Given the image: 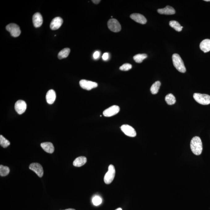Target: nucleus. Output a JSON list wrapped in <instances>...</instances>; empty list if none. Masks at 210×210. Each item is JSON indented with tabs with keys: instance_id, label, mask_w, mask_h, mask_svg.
Listing matches in <instances>:
<instances>
[{
	"instance_id": "nucleus-1",
	"label": "nucleus",
	"mask_w": 210,
	"mask_h": 210,
	"mask_svg": "<svg viewBox=\"0 0 210 210\" xmlns=\"http://www.w3.org/2000/svg\"><path fill=\"white\" fill-rule=\"evenodd\" d=\"M190 148L192 152L195 155H199L201 154L203 147L202 141L199 136H195L191 139Z\"/></svg>"
},
{
	"instance_id": "nucleus-2",
	"label": "nucleus",
	"mask_w": 210,
	"mask_h": 210,
	"mask_svg": "<svg viewBox=\"0 0 210 210\" xmlns=\"http://www.w3.org/2000/svg\"><path fill=\"white\" fill-rule=\"evenodd\" d=\"M173 65L177 70L182 73H185L186 69L183 61L178 54H174L172 57Z\"/></svg>"
},
{
	"instance_id": "nucleus-3",
	"label": "nucleus",
	"mask_w": 210,
	"mask_h": 210,
	"mask_svg": "<svg viewBox=\"0 0 210 210\" xmlns=\"http://www.w3.org/2000/svg\"><path fill=\"white\" fill-rule=\"evenodd\" d=\"M193 98L200 104L207 105L210 103V96L208 94L195 93Z\"/></svg>"
},
{
	"instance_id": "nucleus-4",
	"label": "nucleus",
	"mask_w": 210,
	"mask_h": 210,
	"mask_svg": "<svg viewBox=\"0 0 210 210\" xmlns=\"http://www.w3.org/2000/svg\"><path fill=\"white\" fill-rule=\"evenodd\" d=\"M115 166L110 165L109 166L108 171L106 173L104 177V181L106 184H110L113 181L115 175Z\"/></svg>"
},
{
	"instance_id": "nucleus-5",
	"label": "nucleus",
	"mask_w": 210,
	"mask_h": 210,
	"mask_svg": "<svg viewBox=\"0 0 210 210\" xmlns=\"http://www.w3.org/2000/svg\"><path fill=\"white\" fill-rule=\"evenodd\" d=\"M6 29L13 37H19L21 34V30L19 25L15 23H10L6 27Z\"/></svg>"
},
{
	"instance_id": "nucleus-6",
	"label": "nucleus",
	"mask_w": 210,
	"mask_h": 210,
	"mask_svg": "<svg viewBox=\"0 0 210 210\" xmlns=\"http://www.w3.org/2000/svg\"><path fill=\"white\" fill-rule=\"evenodd\" d=\"M107 26L109 29L114 32H119L121 30L120 24L115 19H109L107 22Z\"/></svg>"
},
{
	"instance_id": "nucleus-7",
	"label": "nucleus",
	"mask_w": 210,
	"mask_h": 210,
	"mask_svg": "<svg viewBox=\"0 0 210 210\" xmlns=\"http://www.w3.org/2000/svg\"><path fill=\"white\" fill-rule=\"evenodd\" d=\"M79 85L82 88L87 90H90L93 88H97L98 86V84L97 82L85 79L81 80L79 82Z\"/></svg>"
},
{
	"instance_id": "nucleus-8",
	"label": "nucleus",
	"mask_w": 210,
	"mask_h": 210,
	"mask_svg": "<svg viewBox=\"0 0 210 210\" xmlns=\"http://www.w3.org/2000/svg\"><path fill=\"white\" fill-rule=\"evenodd\" d=\"M120 108L119 106L114 105L103 111V115L105 117H111L116 115L119 112Z\"/></svg>"
},
{
	"instance_id": "nucleus-9",
	"label": "nucleus",
	"mask_w": 210,
	"mask_h": 210,
	"mask_svg": "<svg viewBox=\"0 0 210 210\" xmlns=\"http://www.w3.org/2000/svg\"><path fill=\"white\" fill-rule=\"evenodd\" d=\"M29 169L35 172L36 174L40 178L43 176L44 170L41 165L37 163H31L30 165Z\"/></svg>"
},
{
	"instance_id": "nucleus-10",
	"label": "nucleus",
	"mask_w": 210,
	"mask_h": 210,
	"mask_svg": "<svg viewBox=\"0 0 210 210\" xmlns=\"http://www.w3.org/2000/svg\"><path fill=\"white\" fill-rule=\"evenodd\" d=\"M121 129L126 136L130 137H135L136 136V130L128 124H124L121 126Z\"/></svg>"
},
{
	"instance_id": "nucleus-11",
	"label": "nucleus",
	"mask_w": 210,
	"mask_h": 210,
	"mask_svg": "<svg viewBox=\"0 0 210 210\" xmlns=\"http://www.w3.org/2000/svg\"><path fill=\"white\" fill-rule=\"evenodd\" d=\"M27 104L23 100H19L16 102L15 104V109L19 115H22L25 112L27 109Z\"/></svg>"
},
{
	"instance_id": "nucleus-12",
	"label": "nucleus",
	"mask_w": 210,
	"mask_h": 210,
	"mask_svg": "<svg viewBox=\"0 0 210 210\" xmlns=\"http://www.w3.org/2000/svg\"><path fill=\"white\" fill-rule=\"evenodd\" d=\"M63 22V19L60 17L54 18L51 22L50 27L52 30L59 29L62 25Z\"/></svg>"
},
{
	"instance_id": "nucleus-13",
	"label": "nucleus",
	"mask_w": 210,
	"mask_h": 210,
	"mask_svg": "<svg viewBox=\"0 0 210 210\" xmlns=\"http://www.w3.org/2000/svg\"><path fill=\"white\" fill-rule=\"evenodd\" d=\"M32 22L35 27L38 28L41 26L43 23V17L41 14L39 13L34 14L32 17Z\"/></svg>"
},
{
	"instance_id": "nucleus-14",
	"label": "nucleus",
	"mask_w": 210,
	"mask_h": 210,
	"mask_svg": "<svg viewBox=\"0 0 210 210\" xmlns=\"http://www.w3.org/2000/svg\"><path fill=\"white\" fill-rule=\"evenodd\" d=\"M131 19L137 23L145 24L146 23L147 19L142 15L139 13H133L130 16Z\"/></svg>"
},
{
	"instance_id": "nucleus-15",
	"label": "nucleus",
	"mask_w": 210,
	"mask_h": 210,
	"mask_svg": "<svg viewBox=\"0 0 210 210\" xmlns=\"http://www.w3.org/2000/svg\"><path fill=\"white\" fill-rule=\"evenodd\" d=\"M158 12L162 15H172L174 14L175 11L173 8L170 6H167L165 8L158 10Z\"/></svg>"
},
{
	"instance_id": "nucleus-16",
	"label": "nucleus",
	"mask_w": 210,
	"mask_h": 210,
	"mask_svg": "<svg viewBox=\"0 0 210 210\" xmlns=\"http://www.w3.org/2000/svg\"><path fill=\"white\" fill-rule=\"evenodd\" d=\"M40 146L45 151L49 153H52L54 151V147L51 142H43L40 144Z\"/></svg>"
},
{
	"instance_id": "nucleus-17",
	"label": "nucleus",
	"mask_w": 210,
	"mask_h": 210,
	"mask_svg": "<svg viewBox=\"0 0 210 210\" xmlns=\"http://www.w3.org/2000/svg\"><path fill=\"white\" fill-rule=\"evenodd\" d=\"M56 93L53 90H49L48 91L46 95V100L48 103L49 104H52L56 99Z\"/></svg>"
},
{
	"instance_id": "nucleus-18",
	"label": "nucleus",
	"mask_w": 210,
	"mask_h": 210,
	"mask_svg": "<svg viewBox=\"0 0 210 210\" xmlns=\"http://www.w3.org/2000/svg\"><path fill=\"white\" fill-rule=\"evenodd\" d=\"M200 47L204 52H207L210 51V40L205 39L201 42Z\"/></svg>"
},
{
	"instance_id": "nucleus-19",
	"label": "nucleus",
	"mask_w": 210,
	"mask_h": 210,
	"mask_svg": "<svg viewBox=\"0 0 210 210\" xmlns=\"http://www.w3.org/2000/svg\"><path fill=\"white\" fill-rule=\"evenodd\" d=\"M87 159L85 157H79L76 158L73 162V166L76 167H80L86 163Z\"/></svg>"
},
{
	"instance_id": "nucleus-20",
	"label": "nucleus",
	"mask_w": 210,
	"mask_h": 210,
	"mask_svg": "<svg viewBox=\"0 0 210 210\" xmlns=\"http://www.w3.org/2000/svg\"><path fill=\"white\" fill-rule=\"evenodd\" d=\"M161 85V82L160 81H157L153 84L150 88L151 92L152 94H155L158 93Z\"/></svg>"
},
{
	"instance_id": "nucleus-21",
	"label": "nucleus",
	"mask_w": 210,
	"mask_h": 210,
	"mask_svg": "<svg viewBox=\"0 0 210 210\" xmlns=\"http://www.w3.org/2000/svg\"><path fill=\"white\" fill-rule=\"evenodd\" d=\"M70 49L69 48H65L60 52L58 55L59 59L67 58L69 56L70 52Z\"/></svg>"
},
{
	"instance_id": "nucleus-22",
	"label": "nucleus",
	"mask_w": 210,
	"mask_h": 210,
	"mask_svg": "<svg viewBox=\"0 0 210 210\" xmlns=\"http://www.w3.org/2000/svg\"><path fill=\"white\" fill-rule=\"evenodd\" d=\"M169 25L171 27L173 28L177 31L181 32L182 31L183 27L181 26L177 21L175 20L170 21L169 22Z\"/></svg>"
},
{
	"instance_id": "nucleus-23",
	"label": "nucleus",
	"mask_w": 210,
	"mask_h": 210,
	"mask_svg": "<svg viewBox=\"0 0 210 210\" xmlns=\"http://www.w3.org/2000/svg\"><path fill=\"white\" fill-rule=\"evenodd\" d=\"M165 100L168 105H172L175 104L176 102L175 97L173 94H168L165 97Z\"/></svg>"
},
{
	"instance_id": "nucleus-24",
	"label": "nucleus",
	"mask_w": 210,
	"mask_h": 210,
	"mask_svg": "<svg viewBox=\"0 0 210 210\" xmlns=\"http://www.w3.org/2000/svg\"><path fill=\"white\" fill-rule=\"evenodd\" d=\"M147 57V55L145 54H139L135 55L133 57V59L137 63H141L143 61L144 59Z\"/></svg>"
},
{
	"instance_id": "nucleus-25",
	"label": "nucleus",
	"mask_w": 210,
	"mask_h": 210,
	"mask_svg": "<svg viewBox=\"0 0 210 210\" xmlns=\"http://www.w3.org/2000/svg\"><path fill=\"white\" fill-rule=\"evenodd\" d=\"M10 169L7 166L1 165L0 166V175L1 176H6L10 173Z\"/></svg>"
},
{
	"instance_id": "nucleus-26",
	"label": "nucleus",
	"mask_w": 210,
	"mask_h": 210,
	"mask_svg": "<svg viewBox=\"0 0 210 210\" xmlns=\"http://www.w3.org/2000/svg\"><path fill=\"white\" fill-rule=\"evenodd\" d=\"M0 145L3 148H6L10 145V142L2 135H1L0 136Z\"/></svg>"
},
{
	"instance_id": "nucleus-27",
	"label": "nucleus",
	"mask_w": 210,
	"mask_h": 210,
	"mask_svg": "<svg viewBox=\"0 0 210 210\" xmlns=\"http://www.w3.org/2000/svg\"><path fill=\"white\" fill-rule=\"evenodd\" d=\"M102 200L101 198L99 196H95L93 198L92 202L94 205L97 206L102 203Z\"/></svg>"
},
{
	"instance_id": "nucleus-28",
	"label": "nucleus",
	"mask_w": 210,
	"mask_h": 210,
	"mask_svg": "<svg viewBox=\"0 0 210 210\" xmlns=\"http://www.w3.org/2000/svg\"><path fill=\"white\" fill-rule=\"evenodd\" d=\"M132 65L129 64H124L120 67V69L122 71H128L131 69Z\"/></svg>"
},
{
	"instance_id": "nucleus-29",
	"label": "nucleus",
	"mask_w": 210,
	"mask_h": 210,
	"mask_svg": "<svg viewBox=\"0 0 210 210\" xmlns=\"http://www.w3.org/2000/svg\"><path fill=\"white\" fill-rule=\"evenodd\" d=\"M109 57V53H107V52H105L103 55V57H102L103 60H104V61H107V60L108 59Z\"/></svg>"
},
{
	"instance_id": "nucleus-30",
	"label": "nucleus",
	"mask_w": 210,
	"mask_h": 210,
	"mask_svg": "<svg viewBox=\"0 0 210 210\" xmlns=\"http://www.w3.org/2000/svg\"><path fill=\"white\" fill-rule=\"evenodd\" d=\"M100 55V52L99 51H96L94 52V55H93V57L94 59H96L99 58Z\"/></svg>"
},
{
	"instance_id": "nucleus-31",
	"label": "nucleus",
	"mask_w": 210,
	"mask_h": 210,
	"mask_svg": "<svg viewBox=\"0 0 210 210\" xmlns=\"http://www.w3.org/2000/svg\"><path fill=\"white\" fill-rule=\"evenodd\" d=\"M92 2L95 4H98L100 2V0H93Z\"/></svg>"
},
{
	"instance_id": "nucleus-32",
	"label": "nucleus",
	"mask_w": 210,
	"mask_h": 210,
	"mask_svg": "<svg viewBox=\"0 0 210 210\" xmlns=\"http://www.w3.org/2000/svg\"><path fill=\"white\" fill-rule=\"evenodd\" d=\"M64 210H76L75 209H73V208H68V209H66Z\"/></svg>"
},
{
	"instance_id": "nucleus-33",
	"label": "nucleus",
	"mask_w": 210,
	"mask_h": 210,
	"mask_svg": "<svg viewBox=\"0 0 210 210\" xmlns=\"http://www.w3.org/2000/svg\"><path fill=\"white\" fill-rule=\"evenodd\" d=\"M116 210H122V209L121 208H118V209H117Z\"/></svg>"
},
{
	"instance_id": "nucleus-34",
	"label": "nucleus",
	"mask_w": 210,
	"mask_h": 210,
	"mask_svg": "<svg viewBox=\"0 0 210 210\" xmlns=\"http://www.w3.org/2000/svg\"><path fill=\"white\" fill-rule=\"evenodd\" d=\"M204 1H206V2H209V1L210 2V0H204Z\"/></svg>"
}]
</instances>
